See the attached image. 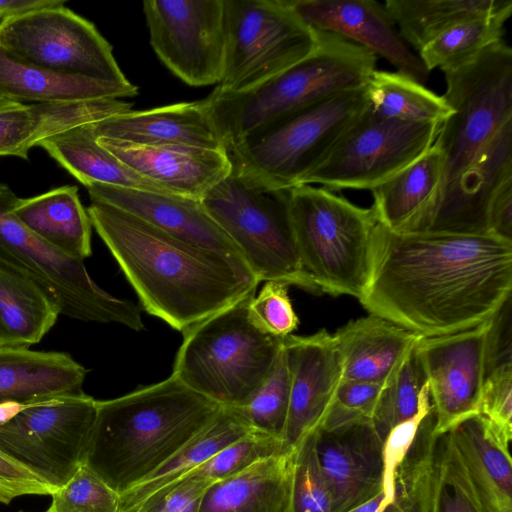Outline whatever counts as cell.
<instances>
[{
  "instance_id": "cell-1",
  "label": "cell",
  "mask_w": 512,
  "mask_h": 512,
  "mask_svg": "<svg viewBox=\"0 0 512 512\" xmlns=\"http://www.w3.org/2000/svg\"><path fill=\"white\" fill-rule=\"evenodd\" d=\"M512 241L491 234L393 232L378 223L359 300L422 337L481 325L511 299Z\"/></svg>"
},
{
  "instance_id": "cell-2",
  "label": "cell",
  "mask_w": 512,
  "mask_h": 512,
  "mask_svg": "<svg viewBox=\"0 0 512 512\" xmlns=\"http://www.w3.org/2000/svg\"><path fill=\"white\" fill-rule=\"evenodd\" d=\"M92 227L143 309L184 332L257 289L238 256L177 238L111 205L91 201Z\"/></svg>"
},
{
  "instance_id": "cell-3",
  "label": "cell",
  "mask_w": 512,
  "mask_h": 512,
  "mask_svg": "<svg viewBox=\"0 0 512 512\" xmlns=\"http://www.w3.org/2000/svg\"><path fill=\"white\" fill-rule=\"evenodd\" d=\"M220 409L172 374L121 397L97 400L83 462L122 494L206 428Z\"/></svg>"
},
{
  "instance_id": "cell-4",
  "label": "cell",
  "mask_w": 512,
  "mask_h": 512,
  "mask_svg": "<svg viewBox=\"0 0 512 512\" xmlns=\"http://www.w3.org/2000/svg\"><path fill=\"white\" fill-rule=\"evenodd\" d=\"M317 33L315 49L279 74L244 92L215 88L203 99L226 151L337 93L366 85L377 56L339 35Z\"/></svg>"
},
{
  "instance_id": "cell-5",
  "label": "cell",
  "mask_w": 512,
  "mask_h": 512,
  "mask_svg": "<svg viewBox=\"0 0 512 512\" xmlns=\"http://www.w3.org/2000/svg\"><path fill=\"white\" fill-rule=\"evenodd\" d=\"M255 291L183 332L172 375L193 391L241 407L272 371L283 339L259 329L248 314Z\"/></svg>"
},
{
  "instance_id": "cell-6",
  "label": "cell",
  "mask_w": 512,
  "mask_h": 512,
  "mask_svg": "<svg viewBox=\"0 0 512 512\" xmlns=\"http://www.w3.org/2000/svg\"><path fill=\"white\" fill-rule=\"evenodd\" d=\"M288 205L302 265L321 293L360 300L370 278L379 223L373 208L309 184L289 189Z\"/></svg>"
},
{
  "instance_id": "cell-7",
  "label": "cell",
  "mask_w": 512,
  "mask_h": 512,
  "mask_svg": "<svg viewBox=\"0 0 512 512\" xmlns=\"http://www.w3.org/2000/svg\"><path fill=\"white\" fill-rule=\"evenodd\" d=\"M367 107L365 86L337 93L229 148L233 170L268 189L302 185Z\"/></svg>"
},
{
  "instance_id": "cell-8",
  "label": "cell",
  "mask_w": 512,
  "mask_h": 512,
  "mask_svg": "<svg viewBox=\"0 0 512 512\" xmlns=\"http://www.w3.org/2000/svg\"><path fill=\"white\" fill-rule=\"evenodd\" d=\"M288 190L252 184L232 168L230 175L209 190L201 203L237 246L259 282L277 281L321 293L298 253Z\"/></svg>"
},
{
  "instance_id": "cell-9",
  "label": "cell",
  "mask_w": 512,
  "mask_h": 512,
  "mask_svg": "<svg viewBox=\"0 0 512 512\" xmlns=\"http://www.w3.org/2000/svg\"><path fill=\"white\" fill-rule=\"evenodd\" d=\"M443 73V97L452 114L434 142L444 158L442 189L512 120V49L503 39L465 65Z\"/></svg>"
},
{
  "instance_id": "cell-10",
  "label": "cell",
  "mask_w": 512,
  "mask_h": 512,
  "mask_svg": "<svg viewBox=\"0 0 512 512\" xmlns=\"http://www.w3.org/2000/svg\"><path fill=\"white\" fill-rule=\"evenodd\" d=\"M224 66L216 87L247 91L308 56L318 33L288 0H224Z\"/></svg>"
},
{
  "instance_id": "cell-11",
  "label": "cell",
  "mask_w": 512,
  "mask_h": 512,
  "mask_svg": "<svg viewBox=\"0 0 512 512\" xmlns=\"http://www.w3.org/2000/svg\"><path fill=\"white\" fill-rule=\"evenodd\" d=\"M17 199L9 186L0 183V258L33 278L55 301L60 315L144 329L138 305L104 291L92 280L83 261L41 240L13 215Z\"/></svg>"
},
{
  "instance_id": "cell-12",
  "label": "cell",
  "mask_w": 512,
  "mask_h": 512,
  "mask_svg": "<svg viewBox=\"0 0 512 512\" xmlns=\"http://www.w3.org/2000/svg\"><path fill=\"white\" fill-rule=\"evenodd\" d=\"M96 402L81 391L0 404V451L59 487L84 459Z\"/></svg>"
},
{
  "instance_id": "cell-13",
  "label": "cell",
  "mask_w": 512,
  "mask_h": 512,
  "mask_svg": "<svg viewBox=\"0 0 512 512\" xmlns=\"http://www.w3.org/2000/svg\"><path fill=\"white\" fill-rule=\"evenodd\" d=\"M0 48L20 61L58 74L128 82L109 42L92 22L65 4L0 21Z\"/></svg>"
},
{
  "instance_id": "cell-14",
  "label": "cell",
  "mask_w": 512,
  "mask_h": 512,
  "mask_svg": "<svg viewBox=\"0 0 512 512\" xmlns=\"http://www.w3.org/2000/svg\"><path fill=\"white\" fill-rule=\"evenodd\" d=\"M442 123L385 119L368 107L303 181L329 190L373 189L429 150Z\"/></svg>"
},
{
  "instance_id": "cell-15",
  "label": "cell",
  "mask_w": 512,
  "mask_h": 512,
  "mask_svg": "<svg viewBox=\"0 0 512 512\" xmlns=\"http://www.w3.org/2000/svg\"><path fill=\"white\" fill-rule=\"evenodd\" d=\"M143 11L158 58L191 86L220 82L224 0H146Z\"/></svg>"
},
{
  "instance_id": "cell-16",
  "label": "cell",
  "mask_w": 512,
  "mask_h": 512,
  "mask_svg": "<svg viewBox=\"0 0 512 512\" xmlns=\"http://www.w3.org/2000/svg\"><path fill=\"white\" fill-rule=\"evenodd\" d=\"M493 318L465 331L423 337L416 347L434 412L435 435L479 414Z\"/></svg>"
},
{
  "instance_id": "cell-17",
  "label": "cell",
  "mask_w": 512,
  "mask_h": 512,
  "mask_svg": "<svg viewBox=\"0 0 512 512\" xmlns=\"http://www.w3.org/2000/svg\"><path fill=\"white\" fill-rule=\"evenodd\" d=\"M431 410L400 465L396 512H489L449 434L433 433Z\"/></svg>"
},
{
  "instance_id": "cell-18",
  "label": "cell",
  "mask_w": 512,
  "mask_h": 512,
  "mask_svg": "<svg viewBox=\"0 0 512 512\" xmlns=\"http://www.w3.org/2000/svg\"><path fill=\"white\" fill-rule=\"evenodd\" d=\"M289 370L290 396L284 448H296L324 422L343 380V365L333 334L284 338Z\"/></svg>"
},
{
  "instance_id": "cell-19",
  "label": "cell",
  "mask_w": 512,
  "mask_h": 512,
  "mask_svg": "<svg viewBox=\"0 0 512 512\" xmlns=\"http://www.w3.org/2000/svg\"><path fill=\"white\" fill-rule=\"evenodd\" d=\"M314 443L332 512H346L383 491V441L372 421L319 427Z\"/></svg>"
},
{
  "instance_id": "cell-20",
  "label": "cell",
  "mask_w": 512,
  "mask_h": 512,
  "mask_svg": "<svg viewBox=\"0 0 512 512\" xmlns=\"http://www.w3.org/2000/svg\"><path fill=\"white\" fill-rule=\"evenodd\" d=\"M509 180H512V120L442 189L424 231L489 234L492 200Z\"/></svg>"
},
{
  "instance_id": "cell-21",
  "label": "cell",
  "mask_w": 512,
  "mask_h": 512,
  "mask_svg": "<svg viewBox=\"0 0 512 512\" xmlns=\"http://www.w3.org/2000/svg\"><path fill=\"white\" fill-rule=\"evenodd\" d=\"M297 15L315 31L339 35L375 56L385 58L397 72L424 84L430 72L408 48L395 22L375 0H288Z\"/></svg>"
},
{
  "instance_id": "cell-22",
  "label": "cell",
  "mask_w": 512,
  "mask_h": 512,
  "mask_svg": "<svg viewBox=\"0 0 512 512\" xmlns=\"http://www.w3.org/2000/svg\"><path fill=\"white\" fill-rule=\"evenodd\" d=\"M97 142L166 192L198 200L229 176L233 168L225 150L182 145L136 146L104 137H97Z\"/></svg>"
},
{
  "instance_id": "cell-23",
  "label": "cell",
  "mask_w": 512,
  "mask_h": 512,
  "mask_svg": "<svg viewBox=\"0 0 512 512\" xmlns=\"http://www.w3.org/2000/svg\"><path fill=\"white\" fill-rule=\"evenodd\" d=\"M86 188L91 201L123 210L177 238L242 258L237 246L207 213L201 200L102 184Z\"/></svg>"
},
{
  "instance_id": "cell-24",
  "label": "cell",
  "mask_w": 512,
  "mask_h": 512,
  "mask_svg": "<svg viewBox=\"0 0 512 512\" xmlns=\"http://www.w3.org/2000/svg\"><path fill=\"white\" fill-rule=\"evenodd\" d=\"M97 137L136 146L182 145L225 150L203 100L128 111L95 123Z\"/></svg>"
},
{
  "instance_id": "cell-25",
  "label": "cell",
  "mask_w": 512,
  "mask_h": 512,
  "mask_svg": "<svg viewBox=\"0 0 512 512\" xmlns=\"http://www.w3.org/2000/svg\"><path fill=\"white\" fill-rule=\"evenodd\" d=\"M119 99L27 104L0 98V156L28 160L30 149L53 134L131 111Z\"/></svg>"
},
{
  "instance_id": "cell-26",
  "label": "cell",
  "mask_w": 512,
  "mask_h": 512,
  "mask_svg": "<svg viewBox=\"0 0 512 512\" xmlns=\"http://www.w3.org/2000/svg\"><path fill=\"white\" fill-rule=\"evenodd\" d=\"M342 358L343 379L387 384L423 338L379 316L349 321L333 334Z\"/></svg>"
},
{
  "instance_id": "cell-27",
  "label": "cell",
  "mask_w": 512,
  "mask_h": 512,
  "mask_svg": "<svg viewBox=\"0 0 512 512\" xmlns=\"http://www.w3.org/2000/svg\"><path fill=\"white\" fill-rule=\"evenodd\" d=\"M296 449L260 459L214 482L198 512H293Z\"/></svg>"
},
{
  "instance_id": "cell-28",
  "label": "cell",
  "mask_w": 512,
  "mask_h": 512,
  "mask_svg": "<svg viewBox=\"0 0 512 512\" xmlns=\"http://www.w3.org/2000/svg\"><path fill=\"white\" fill-rule=\"evenodd\" d=\"M444 181V158L433 146L393 177L371 189L372 208L381 225L393 232L424 231Z\"/></svg>"
},
{
  "instance_id": "cell-29",
  "label": "cell",
  "mask_w": 512,
  "mask_h": 512,
  "mask_svg": "<svg viewBox=\"0 0 512 512\" xmlns=\"http://www.w3.org/2000/svg\"><path fill=\"white\" fill-rule=\"evenodd\" d=\"M86 374L65 352L0 346V404L81 392Z\"/></svg>"
},
{
  "instance_id": "cell-30",
  "label": "cell",
  "mask_w": 512,
  "mask_h": 512,
  "mask_svg": "<svg viewBox=\"0 0 512 512\" xmlns=\"http://www.w3.org/2000/svg\"><path fill=\"white\" fill-rule=\"evenodd\" d=\"M138 93L130 83L62 75L20 61L0 48V98L32 104L118 99Z\"/></svg>"
},
{
  "instance_id": "cell-31",
  "label": "cell",
  "mask_w": 512,
  "mask_h": 512,
  "mask_svg": "<svg viewBox=\"0 0 512 512\" xmlns=\"http://www.w3.org/2000/svg\"><path fill=\"white\" fill-rule=\"evenodd\" d=\"M12 213L33 234L68 257L83 261L91 256L93 227L77 186L18 198Z\"/></svg>"
},
{
  "instance_id": "cell-32",
  "label": "cell",
  "mask_w": 512,
  "mask_h": 512,
  "mask_svg": "<svg viewBox=\"0 0 512 512\" xmlns=\"http://www.w3.org/2000/svg\"><path fill=\"white\" fill-rule=\"evenodd\" d=\"M250 430L252 428L237 407L221 406L206 428L148 477L120 494V512H137L147 501Z\"/></svg>"
},
{
  "instance_id": "cell-33",
  "label": "cell",
  "mask_w": 512,
  "mask_h": 512,
  "mask_svg": "<svg viewBox=\"0 0 512 512\" xmlns=\"http://www.w3.org/2000/svg\"><path fill=\"white\" fill-rule=\"evenodd\" d=\"M448 432L489 512H512L510 445L503 443L479 414Z\"/></svg>"
},
{
  "instance_id": "cell-34",
  "label": "cell",
  "mask_w": 512,
  "mask_h": 512,
  "mask_svg": "<svg viewBox=\"0 0 512 512\" xmlns=\"http://www.w3.org/2000/svg\"><path fill=\"white\" fill-rule=\"evenodd\" d=\"M95 123H86L53 134L38 144L85 187L102 184L167 193L142 177L97 142Z\"/></svg>"
},
{
  "instance_id": "cell-35",
  "label": "cell",
  "mask_w": 512,
  "mask_h": 512,
  "mask_svg": "<svg viewBox=\"0 0 512 512\" xmlns=\"http://www.w3.org/2000/svg\"><path fill=\"white\" fill-rule=\"evenodd\" d=\"M59 315L55 301L33 278L0 258V346L39 343Z\"/></svg>"
},
{
  "instance_id": "cell-36",
  "label": "cell",
  "mask_w": 512,
  "mask_h": 512,
  "mask_svg": "<svg viewBox=\"0 0 512 512\" xmlns=\"http://www.w3.org/2000/svg\"><path fill=\"white\" fill-rule=\"evenodd\" d=\"M385 8L405 43L417 52L466 20L512 7L509 0H386Z\"/></svg>"
},
{
  "instance_id": "cell-37",
  "label": "cell",
  "mask_w": 512,
  "mask_h": 512,
  "mask_svg": "<svg viewBox=\"0 0 512 512\" xmlns=\"http://www.w3.org/2000/svg\"><path fill=\"white\" fill-rule=\"evenodd\" d=\"M365 88L370 110L381 118L443 123L452 114L443 96L400 72L376 69Z\"/></svg>"
},
{
  "instance_id": "cell-38",
  "label": "cell",
  "mask_w": 512,
  "mask_h": 512,
  "mask_svg": "<svg viewBox=\"0 0 512 512\" xmlns=\"http://www.w3.org/2000/svg\"><path fill=\"white\" fill-rule=\"evenodd\" d=\"M512 7L461 22L418 51V56L430 72L458 68L475 59L489 46L503 40L505 24Z\"/></svg>"
},
{
  "instance_id": "cell-39",
  "label": "cell",
  "mask_w": 512,
  "mask_h": 512,
  "mask_svg": "<svg viewBox=\"0 0 512 512\" xmlns=\"http://www.w3.org/2000/svg\"><path fill=\"white\" fill-rule=\"evenodd\" d=\"M289 396L290 370L283 339V347L272 371L248 402L237 408L252 429L282 440L288 415Z\"/></svg>"
},
{
  "instance_id": "cell-40",
  "label": "cell",
  "mask_w": 512,
  "mask_h": 512,
  "mask_svg": "<svg viewBox=\"0 0 512 512\" xmlns=\"http://www.w3.org/2000/svg\"><path fill=\"white\" fill-rule=\"evenodd\" d=\"M425 382L424 373L414 352L397 374L385 384L372 417V424L382 441L392 428L417 413L419 393Z\"/></svg>"
},
{
  "instance_id": "cell-41",
  "label": "cell",
  "mask_w": 512,
  "mask_h": 512,
  "mask_svg": "<svg viewBox=\"0 0 512 512\" xmlns=\"http://www.w3.org/2000/svg\"><path fill=\"white\" fill-rule=\"evenodd\" d=\"M50 496L44 512H120V494L83 461Z\"/></svg>"
},
{
  "instance_id": "cell-42",
  "label": "cell",
  "mask_w": 512,
  "mask_h": 512,
  "mask_svg": "<svg viewBox=\"0 0 512 512\" xmlns=\"http://www.w3.org/2000/svg\"><path fill=\"white\" fill-rule=\"evenodd\" d=\"M285 450L281 439L252 429L222 448L187 476H202L216 482L247 468L260 459Z\"/></svg>"
},
{
  "instance_id": "cell-43",
  "label": "cell",
  "mask_w": 512,
  "mask_h": 512,
  "mask_svg": "<svg viewBox=\"0 0 512 512\" xmlns=\"http://www.w3.org/2000/svg\"><path fill=\"white\" fill-rule=\"evenodd\" d=\"M296 448L293 512H332L330 493L316 455L314 432Z\"/></svg>"
},
{
  "instance_id": "cell-44",
  "label": "cell",
  "mask_w": 512,
  "mask_h": 512,
  "mask_svg": "<svg viewBox=\"0 0 512 512\" xmlns=\"http://www.w3.org/2000/svg\"><path fill=\"white\" fill-rule=\"evenodd\" d=\"M432 410L428 385L425 382L419 393V407L417 413L410 419L391 429L383 441V492L385 494L384 506L387 510L395 502V480L397 471L405 460L412 447L419 428Z\"/></svg>"
},
{
  "instance_id": "cell-45",
  "label": "cell",
  "mask_w": 512,
  "mask_h": 512,
  "mask_svg": "<svg viewBox=\"0 0 512 512\" xmlns=\"http://www.w3.org/2000/svg\"><path fill=\"white\" fill-rule=\"evenodd\" d=\"M288 286L267 281L248 306L249 318L259 329L278 338H285L298 327L299 319L288 295Z\"/></svg>"
},
{
  "instance_id": "cell-46",
  "label": "cell",
  "mask_w": 512,
  "mask_h": 512,
  "mask_svg": "<svg viewBox=\"0 0 512 512\" xmlns=\"http://www.w3.org/2000/svg\"><path fill=\"white\" fill-rule=\"evenodd\" d=\"M479 415L505 444L512 439V361L493 368L486 376L479 402Z\"/></svg>"
},
{
  "instance_id": "cell-47",
  "label": "cell",
  "mask_w": 512,
  "mask_h": 512,
  "mask_svg": "<svg viewBox=\"0 0 512 512\" xmlns=\"http://www.w3.org/2000/svg\"><path fill=\"white\" fill-rule=\"evenodd\" d=\"M384 386L343 379L328 415L320 427L334 428L354 421H372Z\"/></svg>"
},
{
  "instance_id": "cell-48",
  "label": "cell",
  "mask_w": 512,
  "mask_h": 512,
  "mask_svg": "<svg viewBox=\"0 0 512 512\" xmlns=\"http://www.w3.org/2000/svg\"><path fill=\"white\" fill-rule=\"evenodd\" d=\"M213 483L206 477L186 476L147 501L137 512H198L206 491Z\"/></svg>"
},
{
  "instance_id": "cell-49",
  "label": "cell",
  "mask_w": 512,
  "mask_h": 512,
  "mask_svg": "<svg viewBox=\"0 0 512 512\" xmlns=\"http://www.w3.org/2000/svg\"><path fill=\"white\" fill-rule=\"evenodd\" d=\"M56 487L0 451V502L24 495H51Z\"/></svg>"
},
{
  "instance_id": "cell-50",
  "label": "cell",
  "mask_w": 512,
  "mask_h": 512,
  "mask_svg": "<svg viewBox=\"0 0 512 512\" xmlns=\"http://www.w3.org/2000/svg\"><path fill=\"white\" fill-rule=\"evenodd\" d=\"M488 233L512 241V180L504 183L492 200Z\"/></svg>"
},
{
  "instance_id": "cell-51",
  "label": "cell",
  "mask_w": 512,
  "mask_h": 512,
  "mask_svg": "<svg viewBox=\"0 0 512 512\" xmlns=\"http://www.w3.org/2000/svg\"><path fill=\"white\" fill-rule=\"evenodd\" d=\"M66 0H0V21L30 10L65 4Z\"/></svg>"
},
{
  "instance_id": "cell-52",
  "label": "cell",
  "mask_w": 512,
  "mask_h": 512,
  "mask_svg": "<svg viewBox=\"0 0 512 512\" xmlns=\"http://www.w3.org/2000/svg\"><path fill=\"white\" fill-rule=\"evenodd\" d=\"M385 494L381 491L378 495L370 500L358 505L346 512H385Z\"/></svg>"
},
{
  "instance_id": "cell-53",
  "label": "cell",
  "mask_w": 512,
  "mask_h": 512,
  "mask_svg": "<svg viewBox=\"0 0 512 512\" xmlns=\"http://www.w3.org/2000/svg\"><path fill=\"white\" fill-rule=\"evenodd\" d=\"M19 512H24V511H19Z\"/></svg>"
}]
</instances>
